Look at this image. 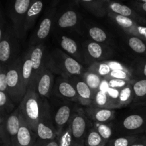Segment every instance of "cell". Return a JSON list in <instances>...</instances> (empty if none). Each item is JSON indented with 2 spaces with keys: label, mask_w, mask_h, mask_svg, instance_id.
Returning <instances> with one entry per match:
<instances>
[{
  "label": "cell",
  "mask_w": 146,
  "mask_h": 146,
  "mask_svg": "<svg viewBox=\"0 0 146 146\" xmlns=\"http://www.w3.org/2000/svg\"><path fill=\"white\" fill-rule=\"evenodd\" d=\"M18 108L22 121L36 133L38 123L51 110V106L46 98L40 96L32 87H29Z\"/></svg>",
  "instance_id": "obj_1"
},
{
  "label": "cell",
  "mask_w": 146,
  "mask_h": 146,
  "mask_svg": "<svg viewBox=\"0 0 146 146\" xmlns=\"http://www.w3.org/2000/svg\"><path fill=\"white\" fill-rule=\"evenodd\" d=\"M46 62L53 72L66 78L82 75L84 71V67L79 61L61 50H56Z\"/></svg>",
  "instance_id": "obj_2"
},
{
  "label": "cell",
  "mask_w": 146,
  "mask_h": 146,
  "mask_svg": "<svg viewBox=\"0 0 146 146\" xmlns=\"http://www.w3.org/2000/svg\"><path fill=\"white\" fill-rule=\"evenodd\" d=\"M21 68V58H17L7 68V94L14 104H19L27 93L23 85Z\"/></svg>",
  "instance_id": "obj_3"
},
{
  "label": "cell",
  "mask_w": 146,
  "mask_h": 146,
  "mask_svg": "<svg viewBox=\"0 0 146 146\" xmlns=\"http://www.w3.org/2000/svg\"><path fill=\"white\" fill-rule=\"evenodd\" d=\"M31 0H14L9 10L16 36L21 38L24 35V21Z\"/></svg>",
  "instance_id": "obj_4"
},
{
  "label": "cell",
  "mask_w": 146,
  "mask_h": 146,
  "mask_svg": "<svg viewBox=\"0 0 146 146\" xmlns=\"http://www.w3.org/2000/svg\"><path fill=\"white\" fill-rule=\"evenodd\" d=\"M71 133L74 142L76 145H84L87 133L92 125L89 118L82 109L76 111L70 121Z\"/></svg>",
  "instance_id": "obj_5"
},
{
  "label": "cell",
  "mask_w": 146,
  "mask_h": 146,
  "mask_svg": "<svg viewBox=\"0 0 146 146\" xmlns=\"http://www.w3.org/2000/svg\"><path fill=\"white\" fill-rule=\"evenodd\" d=\"M54 83L55 78L54 77V72L48 67L45 61V64L42 70L29 87H32L40 96L47 99L52 95Z\"/></svg>",
  "instance_id": "obj_6"
},
{
  "label": "cell",
  "mask_w": 146,
  "mask_h": 146,
  "mask_svg": "<svg viewBox=\"0 0 146 146\" xmlns=\"http://www.w3.org/2000/svg\"><path fill=\"white\" fill-rule=\"evenodd\" d=\"M52 95L66 101L78 102V94L74 83L63 76L55 78Z\"/></svg>",
  "instance_id": "obj_7"
},
{
  "label": "cell",
  "mask_w": 146,
  "mask_h": 146,
  "mask_svg": "<svg viewBox=\"0 0 146 146\" xmlns=\"http://www.w3.org/2000/svg\"><path fill=\"white\" fill-rule=\"evenodd\" d=\"M51 117L54 126L55 128L57 135L69 124L71 118L75 112L74 111L71 103L69 101L63 102L58 108L53 112L51 111Z\"/></svg>",
  "instance_id": "obj_8"
},
{
  "label": "cell",
  "mask_w": 146,
  "mask_h": 146,
  "mask_svg": "<svg viewBox=\"0 0 146 146\" xmlns=\"http://www.w3.org/2000/svg\"><path fill=\"white\" fill-rule=\"evenodd\" d=\"M56 2L48 9L47 12L44 15V18L41 20L38 29L35 33V35L33 37L31 43L35 45L38 44L40 41L46 39L49 35L52 29L53 24L56 19Z\"/></svg>",
  "instance_id": "obj_9"
},
{
  "label": "cell",
  "mask_w": 146,
  "mask_h": 146,
  "mask_svg": "<svg viewBox=\"0 0 146 146\" xmlns=\"http://www.w3.org/2000/svg\"><path fill=\"white\" fill-rule=\"evenodd\" d=\"M36 133L39 141L46 143V145L49 141L57 138V133L53 124L51 110L48 111L39 121Z\"/></svg>",
  "instance_id": "obj_10"
},
{
  "label": "cell",
  "mask_w": 146,
  "mask_h": 146,
  "mask_svg": "<svg viewBox=\"0 0 146 146\" xmlns=\"http://www.w3.org/2000/svg\"><path fill=\"white\" fill-rule=\"evenodd\" d=\"M45 50L46 47L43 44H38V45L32 46L29 49L30 54V58H31L33 65L32 77H31L30 85L34 82V81L37 78L38 74H40L44 64H45L46 59L44 60V54L46 53Z\"/></svg>",
  "instance_id": "obj_11"
},
{
  "label": "cell",
  "mask_w": 146,
  "mask_h": 146,
  "mask_svg": "<svg viewBox=\"0 0 146 146\" xmlns=\"http://www.w3.org/2000/svg\"><path fill=\"white\" fill-rule=\"evenodd\" d=\"M123 129L126 131H145L146 128V113L131 114L125 117L121 123Z\"/></svg>",
  "instance_id": "obj_12"
},
{
  "label": "cell",
  "mask_w": 146,
  "mask_h": 146,
  "mask_svg": "<svg viewBox=\"0 0 146 146\" xmlns=\"http://www.w3.org/2000/svg\"><path fill=\"white\" fill-rule=\"evenodd\" d=\"M21 118L19 109L17 107L10 115H8L5 121L6 129L11 141V146H17V134L21 126Z\"/></svg>",
  "instance_id": "obj_13"
},
{
  "label": "cell",
  "mask_w": 146,
  "mask_h": 146,
  "mask_svg": "<svg viewBox=\"0 0 146 146\" xmlns=\"http://www.w3.org/2000/svg\"><path fill=\"white\" fill-rule=\"evenodd\" d=\"M71 81L76 89L78 102L84 106H91L94 103L96 94L83 79H74V78Z\"/></svg>",
  "instance_id": "obj_14"
},
{
  "label": "cell",
  "mask_w": 146,
  "mask_h": 146,
  "mask_svg": "<svg viewBox=\"0 0 146 146\" xmlns=\"http://www.w3.org/2000/svg\"><path fill=\"white\" fill-rule=\"evenodd\" d=\"M106 10L107 11H111L114 14L129 17V18H131L136 21L138 23H146V20L145 19L141 17L135 10L130 8L128 6L121 4V3L109 1L106 4Z\"/></svg>",
  "instance_id": "obj_15"
},
{
  "label": "cell",
  "mask_w": 146,
  "mask_h": 146,
  "mask_svg": "<svg viewBox=\"0 0 146 146\" xmlns=\"http://www.w3.org/2000/svg\"><path fill=\"white\" fill-rule=\"evenodd\" d=\"M85 113L90 119L93 120L95 122L103 123L110 122L115 117V111L113 110L97 108L93 106L87 107Z\"/></svg>",
  "instance_id": "obj_16"
},
{
  "label": "cell",
  "mask_w": 146,
  "mask_h": 146,
  "mask_svg": "<svg viewBox=\"0 0 146 146\" xmlns=\"http://www.w3.org/2000/svg\"><path fill=\"white\" fill-rule=\"evenodd\" d=\"M36 133L21 119V126L17 134V146H35Z\"/></svg>",
  "instance_id": "obj_17"
},
{
  "label": "cell",
  "mask_w": 146,
  "mask_h": 146,
  "mask_svg": "<svg viewBox=\"0 0 146 146\" xmlns=\"http://www.w3.org/2000/svg\"><path fill=\"white\" fill-rule=\"evenodd\" d=\"M44 7L43 0H31L24 21V34L30 29L35 23Z\"/></svg>",
  "instance_id": "obj_18"
},
{
  "label": "cell",
  "mask_w": 146,
  "mask_h": 146,
  "mask_svg": "<svg viewBox=\"0 0 146 146\" xmlns=\"http://www.w3.org/2000/svg\"><path fill=\"white\" fill-rule=\"evenodd\" d=\"M91 106L97 107V108H107V109L111 110L120 108L117 101L112 99L106 90L102 89H100L96 94L94 103Z\"/></svg>",
  "instance_id": "obj_19"
},
{
  "label": "cell",
  "mask_w": 146,
  "mask_h": 146,
  "mask_svg": "<svg viewBox=\"0 0 146 146\" xmlns=\"http://www.w3.org/2000/svg\"><path fill=\"white\" fill-rule=\"evenodd\" d=\"M77 3L84 6L90 12L98 17L107 14L106 4L110 0H75Z\"/></svg>",
  "instance_id": "obj_20"
},
{
  "label": "cell",
  "mask_w": 146,
  "mask_h": 146,
  "mask_svg": "<svg viewBox=\"0 0 146 146\" xmlns=\"http://www.w3.org/2000/svg\"><path fill=\"white\" fill-rule=\"evenodd\" d=\"M21 71L23 85H24V90L27 91L29 87L33 73V65L31 58H30V54L29 50L24 54V56L21 58Z\"/></svg>",
  "instance_id": "obj_21"
},
{
  "label": "cell",
  "mask_w": 146,
  "mask_h": 146,
  "mask_svg": "<svg viewBox=\"0 0 146 146\" xmlns=\"http://www.w3.org/2000/svg\"><path fill=\"white\" fill-rule=\"evenodd\" d=\"M109 49L102 46L99 43L96 41L88 42L86 45V53L92 59L98 61L108 57Z\"/></svg>",
  "instance_id": "obj_22"
},
{
  "label": "cell",
  "mask_w": 146,
  "mask_h": 146,
  "mask_svg": "<svg viewBox=\"0 0 146 146\" xmlns=\"http://www.w3.org/2000/svg\"><path fill=\"white\" fill-rule=\"evenodd\" d=\"M133 88L134 91V103L146 106V78L134 81Z\"/></svg>",
  "instance_id": "obj_23"
},
{
  "label": "cell",
  "mask_w": 146,
  "mask_h": 146,
  "mask_svg": "<svg viewBox=\"0 0 146 146\" xmlns=\"http://www.w3.org/2000/svg\"><path fill=\"white\" fill-rule=\"evenodd\" d=\"M82 79L86 83L87 85L96 94L100 90L104 78L88 68V71L83 74Z\"/></svg>",
  "instance_id": "obj_24"
},
{
  "label": "cell",
  "mask_w": 146,
  "mask_h": 146,
  "mask_svg": "<svg viewBox=\"0 0 146 146\" xmlns=\"http://www.w3.org/2000/svg\"><path fill=\"white\" fill-rule=\"evenodd\" d=\"M78 21V14L74 10H67L58 19L57 24L60 28L66 29L74 27Z\"/></svg>",
  "instance_id": "obj_25"
},
{
  "label": "cell",
  "mask_w": 146,
  "mask_h": 146,
  "mask_svg": "<svg viewBox=\"0 0 146 146\" xmlns=\"http://www.w3.org/2000/svg\"><path fill=\"white\" fill-rule=\"evenodd\" d=\"M13 44L8 35L4 34L0 42V61L2 64H7L13 52Z\"/></svg>",
  "instance_id": "obj_26"
},
{
  "label": "cell",
  "mask_w": 146,
  "mask_h": 146,
  "mask_svg": "<svg viewBox=\"0 0 146 146\" xmlns=\"http://www.w3.org/2000/svg\"><path fill=\"white\" fill-rule=\"evenodd\" d=\"M61 46L64 51L72 56L73 58L76 59L79 62L82 61L83 58L78 51L77 44L72 38L67 36H63L61 40Z\"/></svg>",
  "instance_id": "obj_27"
},
{
  "label": "cell",
  "mask_w": 146,
  "mask_h": 146,
  "mask_svg": "<svg viewBox=\"0 0 146 146\" xmlns=\"http://www.w3.org/2000/svg\"><path fill=\"white\" fill-rule=\"evenodd\" d=\"M107 14L113 21H115V23L118 25H119L121 28L123 29L126 32H128L130 30L133 29L137 24H138V23L136 21H135L133 19L129 18V17L114 14L111 11H107Z\"/></svg>",
  "instance_id": "obj_28"
},
{
  "label": "cell",
  "mask_w": 146,
  "mask_h": 146,
  "mask_svg": "<svg viewBox=\"0 0 146 146\" xmlns=\"http://www.w3.org/2000/svg\"><path fill=\"white\" fill-rule=\"evenodd\" d=\"M134 100V91L133 88V84L131 83L127 86L120 91L119 98L118 99V105L120 108L126 106L133 101Z\"/></svg>",
  "instance_id": "obj_29"
},
{
  "label": "cell",
  "mask_w": 146,
  "mask_h": 146,
  "mask_svg": "<svg viewBox=\"0 0 146 146\" xmlns=\"http://www.w3.org/2000/svg\"><path fill=\"white\" fill-rule=\"evenodd\" d=\"M106 143L103 139L97 130L93 126L90 128L87 133L84 141V146H100Z\"/></svg>",
  "instance_id": "obj_30"
},
{
  "label": "cell",
  "mask_w": 146,
  "mask_h": 146,
  "mask_svg": "<svg viewBox=\"0 0 146 146\" xmlns=\"http://www.w3.org/2000/svg\"><path fill=\"white\" fill-rule=\"evenodd\" d=\"M57 138H58V142H59V146L76 145V144L74 142V138H73L70 123L57 135Z\"/></svg>",
  "instance_id": "obj_31"
},
{
  "label": "cell",
  "mask_w": 146,
  "mask_h": 146,
  "mask_svg": "<svg viewBox=\"0 0 146 146\" xmlns=\"http://www.w3.org/2000/svg\"><path fill=\"white\" fill-rule=\"evenodd\" d=\"M14 108V104L7 93L0 91V109L1 115H10Z\"/></svg>",
  "instance_id": "obj_32"
},
{
  "label": "cell",
  "mask_w": 146,
  "mask_h": 146,
  "mask_svg": "<svg viewBox=\"0 0 146 146\" xmlns=\"http://www.w3.org/2000/svg\"><path fill=\"white\" fill-rule=\"evenodd\" d=\"M128 45L130 48L138 54L146 53V44L142 38L135 36H131L128 38Z\"/></svg>",
  "instance_id": "obj_33"
},
{
  "label": "cell",
  "mask_w": 146,
  "mask_h": 146,
  "mask_svg": "<svg viewBox=\"0 0 146 146\" xmlns=\"http://www.w3.org/2000/svg\"><path fill=\"white\" fill-rule=\"evenodd\" d=\"M94 127L97 130V131L99 133L101 136L102 137L103 139H104L106 142H108V141H109L113 134V131L111 125H108V123H103L96 122Z\"/></svg>",
  "instance_id": "obj_34"
},
{
  "label": "cell",
  "mask_w": 146,
  "mask_h": 146,
  "mask_svg": "<svg viewBox=\"0 0 146 146\" xmlns=\"http://www.w3.org/2000/svg\"><path fill=\"white\" fill-rule=\"evenodd\" d=\"M90 37L97 43H103L105 42L108 40L107 34L102 29L99 28L98 27H94L89 29L88 31Z\"/></svg>",
  "instance_id": "obj_35"
},
{
  "label": "cell",
  "mask_w": 146,
  "mask_h": 146,
  "mask_svg": "<svg viewBox=\"0 0 146 146\" xmlns=\"http://www.w3.org/2000/svg\"><path fill=\"white\" fill-rule=\"evenodd\" d=\"M89 69L92 70L94 72L101 76L102 78L106 77L111 72V69L109 66L104 61V62H95L90 66Z\"/></svg>",
  "instance_id": "obj_36"
},
{
  "label": "cell",
  "mask_w": 146,
  "mask_h": 146,
  "mask_svg": "<svg viewBox=\"0 0 146 146\" xmlns=\"http://www.w3.org/2000/svg\"><path fill=\"white\" fill-rule=\"evenodd\" d=\"M138 140V137L134 135L119 137L112 140L110 142V146H131Z\"/></svg>",
  "instance_id": "obj_37"
},
{
  "label": "cell",
  "mask_w": 146,
  "mask_h": 146,
  "mask_svg": "<svg viewBox=\"0 0 146 146\" xmlns=\"http://www.w3.org/2000/svg\"><path fill=\"white\" fill-rule=\"evenodd\" d=\"M112 78H116V79H122L125 81H131V75L128 72V71L125 70H113L104 78V80L112 79Z\"/></svg>",
  "instance_id": "obj_38"
},
{
  "label": "cell",
  "mask_w": 146,
  "mask_h": 146,
  "mask_svg": "<svg viewBox=\"0 0 146 146\" xmlns=\"http://www.w3.org/2000/svg\"><path fill=\"white\" fill-rule=\"evenodd\" d=\"M131 83V81H125V80L122 79H116V78H112V79L107 80V84H108V87L117 88V89L119 90L122 89L124 87L127 86Z\"/></svg>",
  "instance_id": "obj_39"
},
{
  "label": "cell",
  "mask_w": 146,
  "mask_h": 146,
  "mask_svg": "<svg viewBox=\"0 0 146 146\" xmlns=\"http://www.w3.org/2000/svg\"><path fill=\"white\" fill-rule=\"evenodd\" d=\"M7 68H4L1 66V71H0V91L7 93L8 86H7Z\"/></svg>",
  "instance_id": "obj_40"
},
{
  "label": "cell",
  "mask_w": 146,
  "mask_h": 146,
  "mask_svg": "<svg viewBox=\"0 0 146 146\" xmlns=\"http://www.w3.org/2000/svg\"><path fill=\"white\" fill-rule=\"evenodd\" d=\"M106 91H107V93L108 94V95L110 96V97H111L112 99L115 100V101H117V103H118V98H119L120 91H121V90L108 86L107 87L106 89Z\"/></svg>",
  "instance_id": "obj_41"
},
{
  "label": "cell",
  "mask_w": 146,
  "mask_h": 146,
  "mask_svg": "<svg viewBox=\"0 0 146 146\" xmlns=\"http://www.w3.org/2000/svg\"><path fill=\"white\" fill-rule=\"evenodd\" d=\"M105 62L109 66L111 71H113V70H125V71H127V68L125 67H124L122 64L117 62V61H105Z\"/></svg>",
  "instance_id": "obj_42"
},
{
  "label": "cell",
  "mask_w": 146,
  "mask_h": 146,
  "mask_svg": "<svg viewBox=\"0 0 146 146\" xmlns=\"http://www.w3.org/2000/svg\"><path fill=\"white\" fill-rule=\"evenodd\" d=\"M134 7H135V9L138 10V11H141V12L146 13V3L135 2Z\"/></svg>",
  "instance_id": "obj_43"
},
{
  "label": "cell",
  "mask_w": 146,
  "mask_h": 146,
  "mask_svg": "<svg viewBox=\"0 0 146 146\" xmlns=\"http://www.w3.org/2000/svg\"><path fill=\"white\" fill-rule=\"evenodd\" d=\"M131 146H146V138H143L141 141H139L138 138V140Z\"/></svg>",
  "instance_id": "obj_44"
},
{
  "label": "cell",
  "mask_w": 146,
  "mask_h": 146,
  "mask_svg": "<svg viewBox=\"0 0 146 146\" xmlns=\"http://www.w3.org/2000/svg\"><path fill=\"white\" fill-rule=\"evenodd\" d=\"M45 146H59V142H58V138H55L53 141H49Z\"/></svg>",
  "instance_id": "obj_45"
},
{
  "label": "cell",
  "mask_w": 146,
  "mask_h": 146,
  "mask_svg": "<svg viewBox=\"0 0 146 146\" xmlns=\"http://www.w3.org/2000/svg\"><path fill=\"white\" fill-rule=\"evenodd\" d=\"M141 74L143 76V78H146V62L142 65L141 68Z\"/></svg>",
  "instance_id": "obj_46"
},
{
  "label": "cell",
  "mask_w": 146,
  "mask_h": 146,
  "mask_svg": "<svg viewBox=\"0 0 146 146\" xmlns=\"http://www.w3.org/2000/svg\"><path fill=\"white\" fill-rule=\"evenodd\" d=\"M138 3H146V0H136Z\"/></svg>",
  "instance_id": "obj_47"
},
{
  "label": "cell",
  "mask_w": 146,
  "mask_h": 146,
  "mask_svg": "<svg viewBox=\"0 0 146 146\" xmlns=\"http://www.w3.org/2000/svg\"><path fill=\"white\" fill-rule=\"evenodd\" d=\"M75 146H84V145H75Z\"/></svg>",
  "instance_id": "obj_48"
},
{
  "label": "cell",
  "mask_w": 146,
  "mask_h": 146,
  "mask_svg": "<svg viewBox=\"0 0 146 146\" xmlns=\"http://www.w3.org/2000/svg\"><path fill=\"white\" fill-rule=\"evenodd\" d=\"M106 144H103V145H100V146H105Z\"/></svg>",
  "instance_id": "obj_49"
},
{
  "label": "cell",
  "mask_w": 146,
  "mask_h": 146,
  "mask_svg": "<svg viewBox=\"0 0 146 146\" xmlns=\"http://www.w3.org/2000/svg\"><path fill=\"white\" fill-rule=\"evenodd\" d=\"M145 132L146 133V128H145Z\"/></svg>",
  "instance_id": "obj_50"
}]
</instances>
